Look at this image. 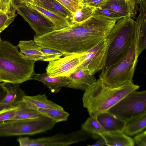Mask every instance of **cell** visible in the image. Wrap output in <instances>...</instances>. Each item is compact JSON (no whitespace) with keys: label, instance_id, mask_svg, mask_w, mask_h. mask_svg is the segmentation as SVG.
Returning a JSON list of instances; mask_svg holds the SVG:
<instances>
[{"label":"cell","instance_id":"obj_25","mask_svg":"<svg viewBox=\"0 0 146 146\" xmlns=\"http://www.w3.org/2000/svg\"><path fill=\"white\" fill-rule=\"evenodd\" d=\"M37 110L42 115L48 117L56 123L66 121L69 114L64 110L38 108Z\"/></svg>","mask_w":146,"mask_h":146},{"label":"cell","instance_id":"obj_34","mask_svg":"<svg viewBox=\"0 0 146 146\" xmlns=\"http://www.w3.org/2000/svg\"><path fill=\"white\" fill-rule=\"evenodd\" d=\"M133 139L137 146H146V130L136 135Z\"/></svg>","mask_w":146,"mask_h":146},{"label":"cell","instance_id":"obj_40","mask_svg":"<svg viewBox=\"0 0 146 146\" xmlns=\"http://www.w3.org/2000/svg\"><path fill=\"white\" fill-rule=\"evenodd\" d=\"M76 1L82 3V0H74Z\"/></svg>","mask_w":146,"mask_h":146},{"label":"cell","instance_id":"obj_44","mask_svg":"<svg viewBox=\"0 0 146 146\" xmlns=\"http://www.w3.org/2000/svg\"></svg>","mask_w":146,"mask_h":146},{"label":"cell","instance_id":"obj_32","mask_svg":"<svg viewBox=\"0 0 146 146\" xmlns=\"http://www.w3.org/2000/svg\"><path fill=\"white\" fill-rule=\"evenodd\" d=\"M39 46L42 52L48 56L53 60L58 59L62 56H64L63 53L58 50L48 48Z\"/></svg>","mask_w":146,"mask_h":146},{"label":"cell","instance_id":"obj_15","mask_svg":"<svg viewBox=\"0 0 146 146\" xmlns=\"http://www.w3.org/2000/svg\"><path fill=\"white\" fill-rule=\"evenodd\" d=\"M31 80L40 81L53 93H58L61 88L68 84L70 80L68 77H53L49 76L46 72L42 74L34 73Z\"/></svg>","mask_w":146,"mask_h":146},{"label":"cell","instance_id":"obj_37","mask_svg":"<svg viewBox=\"0 0 146 146\" xmlns=\"http://www.w3.org/2000/svg\"><path fill=\"white\" fill-rule=\"evenodd\" d=\"M100 137L101 138L97 141L96 143L93 145H88V146H102L106 145V142L104 139L102 137Z\"/></svg>","mask_w":146,"mask_h":146},{"label":"cell","instance_id":"obj_14","mask_svg":"<svg viewBox=\"0 0 146 146\" xmlns=\"http://www.w3.org/2000/svg\"><path fill=\"white\" fill-rule=\"evenodd\" d=\"M20 52L25 59L37 61L50 62L53 59L42 52L40 46L33 40H20L17 45Z\"/></svg>","mask_w":146,"mask_h":146},{"label":"cell","instance_id":"obj_42","mask_svg":"<svg viewBox=\"0 0 146 146\" xmlns=\"http://www.w3.org/2000/svg\"><path fill=\"white\" fill-rule=\"evenodd\" d=\"M1 11H2L1 10V9L0 8V12Z\"/></svg>","mask_w":146,"mask_h":146},{"label":"cell","instance_id":"obj_18","mask_svg":"<svg viewBox=\"0 0 146 146\" xmlns=\"http://www.w3.org/2000/svg\"><path fill=\"white\" fill-rule=\"evenodd\" d=\"M96 117L105 131L123 132L126 122L116 118L108 112H102Z\"/></svg>","mask_w":146,"mask_h":146},{"label":"cell","instance_id":"obj_29","mask_svg":"<svg viewBox=\"0 0 146 146\" xmlns=\"http://www.w3.org/2000/svg\"><path fill=\"white\" fill-rule=\"evenodd\" d=\"M17 15H10L3 11L0 12V34L14 20Z\"/></svg>","mask_w":146,"mask_h":146},{"label":"cell","instance_id":"obj_17","mask_svg":"<svg viewBox=\"0 0 146 146\" xmlns=\"http://www.w3.org/2000/svg\"><path fill=\"white\" fill-rule=\"evenodd\" d=\"M22 101L29 108L35 110L38 108L64 110L62 106L48 99L45 94L34 96L25 95Z\"/></svg>","mask_w":146,"mask_h":146},{"label":"cell","instance_id":"obj_1","mask_svg":"<svg viewBox=\"0 0 146 146\" xmlns=\"http://www.w3.org/2000/svg\"><path fill=\"white\" fill-rule=\"evenodd\" d=\"M98 39L96 32L86 22L34 37L38 45L58 50L64 56L84 53L97 44Z\"/></svg>","mask_w":146,"mask_h":146},{"label":"cell","instance_id":"obj_19","mask_svg":"<svg viewBox=\"0 0 146 146\" xmlns=\"http://www.w3.org/2000/svg\"><path fill=\"white\" fill-rule=\"evenodd\" d=\"M43 15L53 23L54 30H60L71 25L69 21L65 17L54 12L48 10L32 3H23Z\"/></svg>","mask_w":146,"mask_h":146},{"label":"cell","instance_id":"obj_27","mask_svg":"<svg viewBox=\"0 0 146 146\" xmlns=\"http://www.w3.org/2000/svg\"><path fill=\"white\" fill-rule=\"evenodd\" d=\"M20 103L21 106L17 111L16 115L10 120L29 119L42 116L37 110L29 108L22 100Z\"/></svg>","mask_w":146,"mask_h":146},{"label":"cell","instance_id":"obj_9","mask_svg":"<svg viewBox=\"0 0 146 146\" xmlns=\"http://www.w3.org/2000/svg\"><path fill=\"white\" fill-rule=\"evenodd\" d=\"M17 13L29 24L35 33V36H39L54 30V26L47 17L35 9L23 3L15 4Z\"/></svg>","mask_w":146,"mask_h":146},{"label":"cell","instance_id":"obj_33","mask_svg":"<svg viewBox=\"0 0 146 146\" xmlns=\"http://www.w3.org/2000/svg\"><path fill=\"white\" fill-rule=\"evenodd\" d=\"M96 12L115 19L117 21L123 18L115 11L110 9L103 7L97 8Z\"/></svg>","mask_w":146,"mask_h":146},{"label":"cell","instance_id":"obj_39","mask_svg":"<svg viewBox=\"0 0 146 146\" xmlns=\"http://www.w3.org/2000/svg\"><path fill=\"white\" fill-rule=\"evenodd\" d=\"M134 1L136 4L140 5L143 0H132Z\"/></svg>","mask_w":146,"mask_h":146},{"label":"cell","instance_id":"obj_11","mask_svg":"<svg viewBox=\"0 0 146 146\" xmlns=\"http://www.w3.org/2000/svg\"><path fill=\"white\" fill-rule=\"evenodd\" d=\"M81 54L64 56L55 60L50 61L46 68L50 76L68 77L80 65Z\"/></svg>","mask_w":146,"mask_h":146},{"label":"cell","instance_id":"obj_35","mask_svg":"<svg viewBox=\"0 0 146 146\" xmlns=\"http://www.w3.org/2000/svg\"><path fill=\"white\" fill-rule=\"evenodd\" d=\"M109 0H82V3L97 8L105 5Z\"/></svg>","mask_w":146,"mask_h":146},{"label":"cell","instance_id":"obj_30","mask_svg":"<svg viewBox=\"0 0 146 146\" xmlns=\"http://www.w3.org/2000/svg\"><path fill=\"white\" fill-rule=\"evenodd\" d=\"M1 10L10 15L15 14V6L13 0H0Z\"/></svg>","mask_w":146,"mask_h":146},{"label":"cell","instance_id":"obj_43","mask_svg":"<svg viewBox=\"0 0 146 146\" xmlns=\"http://www.w3.org/2000/svg\"></svg>","mask_w":146,"mask_h":146},{"label":"cell","instance_id":"obj_3","mask_svg":"<svg viewBox=\"0 0 146 146\" xmlns=\"http://www.w3.org/2000/svg\"><path fill=\"white\" fill-rule=\"evenodd\" d=\"M36 61L25 58L17 47L7 40L0 42V82L13 84L31 80Z\"/></svg>","mask_w":146,"mask_h":146},{"label":"cell","instance_id":"obj_5","mask_svg":"<svg viewBox=\"0 0 146 146\" xmlns=\"http://www.w3.org/2000/svg\"><path fill=\"white\" fill-rule=\"evenodd\" d=\"M138 56L135 41L126 55L119 61L102 70L99 79L106 86L115 87L133 82Z\"/></svg>","mask_w":146,"mask_h":146},{"label":"cell","instance_id":"obj_24","mask_svg":"<svg viewBox=\"0 0 146 146\" xmlns=\"http://www.w3.org/2000/svg\"><path fill=\"white\" fill-rule=\"evenodd\" d=\"M146 127V113L137 116L126 122L123 133L131 136L142 131Z\"/></svg>","mask_w":146,"mask_h":146},{"label":"cell","instance_id":"obj_16","mask_svg":"<svg viewBox=\"0 0 146 146\" xmlns=\"http://www.w3.org/2000/svg\"><path fill=\"white\" fill-rule=\"evenodd\" d=\"M101 7L110 9L123 17L134 18L137 13L136 4L132 0H109Z\"/></svg>","mask_w":146,"mask_h":146},{"label":"cell","instance_id":"obj_26","mask_svg":"<svg viewBox=\"0 0 146 146\" xmlns=\"http://www.w3.org/2000/svg\"><path fill=\"white\" fill-rule=\"evenodd\" d=\"M81 129L91 134L97 135L106 132L96 117L90 116L82 124Z\"/></svg>","mask_w":146,"mask_h":146},{"label":"cell","instance_id":"obj_20","mask_svg":"<svg viewBox=\"0 0 146 146\" xmlns=\"http://www.w3.org/2000/svg\"><path fill=\"white\" fill-rule=\"evenodd\" d=\"M98 135L103 138L106 146H134L133 139L120 131L105 132Z\"/></svg>","mask_w":146,"mask_h":146},{"label":"cell","instance_id":"obj_7","mask_svg":"<svg viewBox=\"0 0 146 146\" xmlns=\"http://www.w3.org/2000/svg\"><path fill=\"white\" fill-rule=\"evenodd\" d=\"M107 111L126 122L146 113V90L130 93Z\"/></svg>","mask_w":146,"mask_h":146},{"label":"cell","instance_id":"obj_23","mask_svg":"<svg viewBox=\"0 0 146 146\" xmlns=\"http://www.w3.org/2000/svg\"><path fill=\"white\" fill-rule=\"evenodd\" d=\"M31 3L60 14L65 17L70 22L72 13L56 0H32Z\"/></svg>","mask_w":146,"mask_h":146},{"label":"cell","instance_id":"obj_41","mask_svg":"<svg viewBox=\"0 0 146 146\" xmlns=\"http://www.w3.org/2000/svg\"><path fill=\"white\" fill-rule=\"evenodd\" d=\"M1 38L0 37V42L1 41Z\"/></svg>","mask_w":146,"mask_h":146},{"label":"cell","instance_id":"obj_6","mask_svg":"<svg viewBox=\"0 0 146 146\" xmlns=\"http://www.w3.org/2000/svg\"><path fill=\"white\" fill-rule=\"evenodd\" d=\"M56 123L43 115L31 119L8 120L0 122V137L34 135L51 130Z\"/></svg>","mask_w":146,"mask_h":146},{"label":"cell","instance_id":"obj_12","mask_svg":"<svg viewBox=\"0 0 146 146\" xmlns=\"http://www.w3.org/2000/svg\"><path fill=\"white\" fill-rule=\"evenodd\" d=\"M68 77L70 81L65 87L84 91L97 80L88 69L81 65Z\"/></svg>","mask_w":146,"mask_h":146},{"label":"cell","instance_id":"obj_10","mask_svg":"<svg viewBox=\"0 0 146 146\" xmlns=\"http://www.w3.org/2000/svg\"><path fill=\"white\" fill-rule=\"evenodd\" d=\"M106 38L80 56V65L94 75L103 69L105 58Z\"/></svg>","mask_w":146,"mask_h":146},{"label":"cell","instance_id":"obj_21","mask_svg":"<svg viewBox=\"0 0 146 146\" xmlns=\"http://www.w3.org/2000/svg\"><path fill=\"white\" fill-rule=\"evenodd\" d=\"M7 89L8 93L0 104V110L16 106L25 95V91L20 88L19 84H13Z\"/></svg>","mask_w":146,"mask_h":146},{"label":"cell","instance_id":"obj_36","mask_svg":"<svg viewBox=\"0 0 146 146\" xmlns=\"http://www.w3.org/2000/svg\"><path fill=\"white\" fill-rule=\"evenodd\" d=\"M5 83H0V104L3 101L8 92L7 87L5 85Z\"/></svg>","mask_w":146,"mask_h":146},{"label":"cell","instance_id":"obj_2","mask_svg":"<svg viewBox=\"0 0 146 146\" xmlns=\"http://www.w3.org/2000/svg\"><path fill=\"white\" fill-rule=\"evenodd\" d=\"M140 87L133 82L115 87L106 86L99 78L84 91L82 101L90 116L96 117Z\"/></svg>","mask_w":146,"mask_h":146},{"label":"cell","instance_id":"obj_4","mask_svg":"<svg viewBox=\"0 0 146 146\" xmlns=\"http://www.w3.org/2000/svg\"><path fill=\"white\" fill-rule=\"evenodd\" d=\"M136 22L127 17L118 20L107 38L105 58L102 70L115 64L127 54L134 42Z\"/></svg>","mask_w":146,"mask_h":146},{"label":"cell","instance_id":"obj_28","mask_svg":"<svg viewBox=\"0 0 146 146\" xmlns=\"http://www.w3.org/2000/svg\"><path fill=\"white\" fill-rule=\"evenodd\" d=\"M20 102L15 106L0 110V122L10 120L15 116L21 106Z\"/></svg>","mask_w":146,"mask_h":146},{"label":"cell","instance_id":"obj_31","mask_svg":"<svg viewBox=\"0 0 146 146\" xmlns=\"http://www.w3.org/2000/svg\"><path fill=\"white\" fill-rule=\"evenodd\" d=\"M71 13H74L77 8L82 3L74 0H56Z\"/></svg>","mask_w":146,"mask_h":146},{"label":"cell","instance_id":"obj_22","mask_svg":"<svg viewBox=\"0 0 146 146\" xmlns=\"http://www.w3.org/2000/svg\"><path fill=\"white\" fill-rule=\"evenodd\" d=\"M97 8L82 3L72 14L70 20L71 25L80 24L86 21L92 17L96 13Z\"/></svg>","mask_w":146,"mask_h":146},{"label":"cell","instance_id":"obj_38","mask_svg":"<svg viewBox=\"0 0 146 146\" xmlns=\"http://www.w3.org/2000/svg\"><path fill=\"white\" fill-rule=\"evenodd\" d=\"M15 4L20 3H31L32 0H13Z\"/></svg>","mask_w":146,"mask_h":146},{"label":"cell","instance_id":"obj_8","mask_svg":"<svg viewBox=\"0 0 146 146\" xmlns=\"http://www.w3.org/2000/svg\"><path fill=\"white\" fill-rule=\"evenodd\" d=\"M91 134L81 129L67 134L58 133L35 139L20 137L17 140L20 146H64L85 141Z\"/></svg>","mask_w":146,"mask_h":146},{"label":"cell","instance_id":"obj_13","mask_svg":"<svg viewBox=\"0 0 146 146\" xmlns=\"http://www.w3.org/2000/svg\"><path fill=\"white\" fill-rule=\"evenodd\" d=\"M139 14L136 22L135 44L139 56L146 46V0L139 5Z\"/></svg>","mask_w":146,"mask_h":146}]
</instances>
